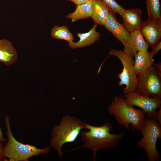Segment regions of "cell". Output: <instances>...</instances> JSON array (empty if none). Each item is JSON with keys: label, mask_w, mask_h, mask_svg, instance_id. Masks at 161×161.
Listing matches in <instances>:
<instances>
[{"label": "cell", "mask_w": 161, "mask_h": 161, "mask_svg": "<svg viewBox=\"0 0 161 161\" xmlns=\"http://www.w3.org/2000/svg\"><path fill=\"white\" fill-rule=\"evenodd\" d=\"M103 1L113 12L119 14L122 16L125 9L119 5L115 0H101Z\"/></svg>", "instance_id": "cell-20"}, {"label": "cell", "mask_w": 161, "mask_h": 161, "mask_svg": "<svg viewBox=\"0 0 161 161\" xmlns=\"http://www.w3.org/2000/svg\"><path fill=\"white\" fill-rule=\"evenodd\" d=\"M111 9L101 0H92V14L91 17L95 24L103 25Z\"/></svg>", "instance_id": "cell-15"}, {"label": "cell", "mask_w": 161, "mask_h": 161, "mask_svg": "<svg viewBox=\"0 0 161 161\" xmlns=\"http://www.w3.org/2000/svg\"><path fill=\"white\" fill-rule=\"evenodd\" d=\"M115 13L111 10L110 11L103 26L105 28L111 32L124 46L129 39L130 32L122 24L117 21Z\"/></svg>", "instance_id": "cell-10"}, {"label": "cell", "mask_w": 161, "mask_h": 161, "mask_svg": "<svg viewBox=\"0 0 161 161\" xmlns=\"http://www.w3.org/2000/svg\"><path fill=\"white\" fill-rule=\"evenodd\" d=\"M142 11L138 8L125 9L121 16L123 25L130 32L139 30L142 22L141 16Z\"/></svg>", "instance_id": "cell-12"}, {"label": "cell", "mask_w": 161, "mask_h": 161, "mask_svg": "<svg viewBox=\"0 0 161 161\" xmlns=\"http://www.w3.org/2000/svg\"><path fill=\"white\" fill-rule=\"evenodd\" d=\"M109 55L117 57L123 65L122 71L117 74V77L120 79L118 85L126 86L123 89L124 93L135 91L137 84V75L134 70V60L132 57L127 55L123 50L113 49L110 50Z\"/></svg>", "instance_id": "cell-6"}, {"label": "cell", "mask_w": 161, "mask_h": 161, "mask_svg": "<svg viewBox=\"0 0 161 161\" xmlns=\"http://www.w3.org/2000/svg\"><path fill=\"white\" fill-rule=\"evenodd\" d=\"M51 36L54 38L64 40L68 43L73 42L74 39L72 33L65 25H55L51 30Z\"/></svg>", "instance_id": "cell-18"}, {"label": "cell", "mask_w": 161, "mask_h": 161, "mask_svg": "<svg viewBox=\"0 0 161 161\" xmlns=\"http://www.w3.org/2000/svg\"><path fill=\"white\" fill-rule=\"evenodd\" d=\"M84 123L78 118L66 115L62 117L59 125L53 127L50 145L55 149L60 157L63 153L61 148L64 144L74 142L81 130L85 129Z\"/></svg>", "instance_id": "cell-2"}, {"label": "cell", "mask_w": 161, "mask_h": 161, "mask_svg": "<svg viewBox=\"0 0 161 161\" xmlns=\"http://www.w3.org/2000/svg\"><path fill=\"white\" fill-rule=\"evenodd\" d=\"M3 142L0 141V161H2L4 158L3 151Z\"/></svg>", "instance_id": "cell-23"}, {"label": "cell", "mask_w": 161, "mask_h": 161, "mask_svg": "<svg viewBox=\"0 0 161 161\" xmlns=\"http://www.w3.org/2000/svg\"><path fill=\"white\" fill-rule=\"evenodd\" d=\"M148 19L161 21V4L160 0H145Z\"/></svg>", "instance_id": "cell-19"}, {"label": "cell", "mask_w": 161, "mask_h": 161, "mask_svg": "<svg viewBox=\"0 0 161 161\" xmlns=\"http://www.w3.org/2000/svg\"><path fill=\"white\" fill-rule=\"evenodd\" d=\"M139 30L145 41L152 49L161 38V21L148 19L143 21Z\"/></svg>", "instance_id": "cell-9"}, {"label": "cell", "mask_w": 161, "mask_h": 161, "mask_svg": "<svg viewBox=\"0 0 161 161\" xmlns=\"http://www.w3.org/2000/svg\"><path fill=\"white\" fill-rule=\"evenodd\" d=\"M6 134L7 138L3 147V153L4 157L10 161H28L31 157L41 154H48L51 148L48 146L42 149L28 144H24L17 141L12 132L10 118L8 115L5 117Z\"/></svg>", "instance_id": "cell-3"}, {"label": "cell", "mask_w": 161, "mask_h": 161, "mask_svg": "<svg viewBox=\"0 0 161 161\" xmlns=\"http://www.w3.org/2000/svg\"><path fill=\"white\" fill-rule=\"evenodd\" d=\"M84 124L85 129L89 131H80L81 139L84 144L77 149L85 147L93 151L94 161L98 150L102 149L106 150L116 148L124 135L123 133H110L112 127L109 123H106L100 126H92L85 123Z\"/></svg>", "instance_id": "cell-1"}, {"label": "cell", "mask_w": 161, "mask_h": 161, "mask_svg": "<svg viewBox=\"0 0 161 161\" xmlns=\"http://www.w3.org/2000/svg\"><path fill=\"white\" fill-rule=\"evenodd\" d=\"M124 47V52L133 58L138 51H148L149 46L137 30L130 32L129 39Z\"/></svg>", "instance_id": "cell-11"}, {"label": "cell", "mask_w": 161, "mask_h": 161, "mask_svg": "<svg viewBox=\"0 0 161 161\" xmlns=\"http://www.w3.org/2000/svg\"><path fill=\"white\" fill-rule=\"evenodd\" d=\"M109 113L113 115L120 126L130 130V124L135 130L140 131L145 120V112L128 105L124 97L118 96L112 100L108 108Z\"/></svg>", "instance_id": "cell-4"}, {"label": "cell", "mask_w": 161, "mask_h": 161, "mask_svg": "<svg viewBox=\"0 0 161 161\" xmlns=\"http://www.w3.org/2000/svg\"><path fill=\"white\" fill-rule=\"evenodd\" d=\"M161 49V42L160 41L152 49L151 52L154 56Z\"/></svg>", "instance_id": "cell-21"}, {"label": "cell", "mask_w": 161, "mask_h": 161, "mask_svg": "<svg viewBox=\"0 0 161 161\" xmlns=\"http://www.w3.org/2000/svg\"><path fill=\"white\" fill-rule=\"evenodd\" d=\"M18 54L12 43L7 39L0 40V61L10 66L17 60Z\"/></svg>", "instance_id": "cell-16"}, {"label": "cell", "mask_w": 161, "mask_h": 161, "mask_svg": "<svg viewBox=\"0 0 161 161\" xmlns=\"http://www.w3.org/2000/svg\"><path fill=\"white\" fill-rule=\"evenodd\" d=\"M0 141L3 143H5L7 141L6 139L4 137L1 129L0 127Z\"/></svg>", "instance_id": "cell-25"}, {"label": "cell", "mask_w": 161, "mask_h": 161, "mask_svg": "<svg viewBox=\"0 0 161 161\" xmlns=\"http://www.w3.org/2000/svg\"><path fill=\"white\" fill-rule=\"evenodd\" d=\"M124 94V97L128 105L140 108L148 118L154 120L161 125V99L140 95L135 90Z\"/></svg>", "instance_id": "cell-7"}, {"label": "cell", "mask_w": 161, "mask_h": 161, "mask_svg": "<svg viewBox=\"0 0 161 161\" xmlns=\"http://www.w3.org/2000/svg\"><path fill=\"white\" fill-rule=\"evenodd\" d=\"M92 14V0H90L86 3L76 5L74 11L66 15V18L74 22L80 19L91 17Z\"/></svg>", "instance_id": "cell-17"}, {"label": "cell", "mask_w": 161, "mask_h": 161, "mask_svg": "<svg viewBox=\"0 0 161 161\" xmlns=\"http://www.w3.org/2000/svg\"><path fill=\"white\" fill-rule=\"evenodd\" d=\"M154 56L148 51H139L136 54L134 57L133 67L137 75L145 72L153 66Z\"/></svg>", "instance_id": "cell-13"}, {"label": "cell", "mask_w": 161, "mask_h": 161, "mask_svg": "<svg viewBox=\"0 0 161 161\" xmlns=\"http://www.w3.org/2000/svg\"><path fill=\"white\" fill-rule=\"evenodd\" d=\"M154 65L157 70L159 74L161 75V62H158L157 64H153Z\"/></svg>", "instance_id": "cell-24"}, {"label": "cell", "mask_w": 161, "mask_h": 161, "mask_svg": "<svg viewBox=\"0 0 161 161\" xmlns=\"http://www.w3.org/2000/svg\"><path fill=\"white\" fill-rule=\"evenodd\" d=\"M140 131L143 138L137 142V146L144 150L148 161H159L161 157L156 144L161 137V125L154 120L147 117Z\"/></svg>", "instance_id": "cell-5"}, {"label": "cell", "mask_w": 161, "mask_h": 161, "mask_svg": "<svg viewBox=\"0 0 161 161\" xmlns=\"http://www.w3.org/2000/svg\"><path fill=\"white\" fill-rule=\"evenodd\" d=\"M73 2L76 5L86 3L90 0H66Z\"/></svg>", "instance_id": "cell-22"}, {"label": "cell", "mask_w": 161, "mask_h": 161, "mask_svg": "<svg viewBox=\"0 0 161 161\" xmlns=\"http://www.w3.org/2000/svg\"><path fill=\"white\" fill-rule=\"evenodd\" d=\"M137 75L135 91L140 95L161 99V75L155 66H152Z\"/></svg>", "instance_id": "cell-8"}, {"label": "cell", "mask_w": 161, "mask_h": 161, "mask_svg": "<svg viewBox=\"0 0 161 161\" xmlns=\"http://www.w3.org/2000/svg\"><path fill=\"white\" fill-rule=\"evenodd\" d=\"M97 25L95 24L91 29L87 32H78L77 35L79 38V41L76 42L73 41L69 43L70 47L72 49L83 47L89 46L98 41L100 38V35L96 30Z\"/></svg>", "instance_id": "cell-14"}]
</instances>
